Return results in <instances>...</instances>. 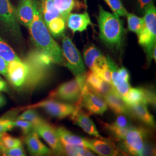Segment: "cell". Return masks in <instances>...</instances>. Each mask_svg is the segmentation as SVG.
<instances>
[{
    "label": "cell",
    "instance_id": "cell-13",
    "mask_svg": "<svg viewBox=\"0 0 156 156\" xmlns=\"http://www.w3.org/2000/svg\"><path fill=\"white\" fill-rule=\"evenodd\" d=\"M28 73V66L21 60L12 61L8 64L6 78L16 87L23 86L27 78Z\"/></svg>",
    "mask_w": 156,
    "mask_h": 156
},
{
    "label": "cell",
    "instance_id": "cell-39",
    "mask_svg": "<svg viewBox=\"0 0 156 156\" xmlns=\"http://www.w3.org/2000/svg\"><path fill=\"white\" fill-rule=\"evenodd\" d=\"M153 2V0H138L140 10L144 11L145 8Z\"/></svg>",
    "mask_w": 156,
    "mask_h": 156
},
{
    "label": "cell",
    "instance_id": "cell-41",
    "mask_svg": "<svg viewBox=\"0 0 156 156\" xmlns=\"http://www.w3.org/2000/svg\"><path fill=\"white\" fill-rule=\"evenodd\" d=\"M5 104V98L2 95H0V106H3Z\"/></svg>",
    "mask_w": 156,
    "mask_h": 156
},
{
    "label": "cell",
    "instance_id": "cell-9",
    "mask_svg": "<svg viewBox=\"0 0 156 156\" xmlns=\"http://www.w3.org/2000/svg\"><path fill=\"white\" fill-rule=\"evenodd\" d=\"M76 105L84 107L90 113L99 115H103L108 108L105 100L90 90L87 84Z\"/></svg>",
    "mask_w": 156,
    "mask_h": 156
},
{
    "label": "cell",
    "instance_id": "cell-11",
    "mask_svg": "<svg viewBox=\"0 0 156 156\" xmlns=\"http://www.w3.org/2000/svg\"><path fill=\"white\" fill-rule=\"evenodd\" d=\"M84 62L91 71L99 74L108 67L106 57L94 45H89L84 50Z\"/></svg>",
    "mask_w": 156,
    "mask_h": 156
},
{
    "label": "cell",
    "instance_id": "cell-29",
    "mask_svg": "<svg viewBox=\"0 0 156 156\" xmlns=\"http://www.w3.org/2000/svg\"><path fill=\"white\" fill-rule=\"evenodd\" d=\"M21 140L11 136L7 133L0 134V152L21 146Z\"/></svg>",
    "mask_w": 156,
    "mask_h": 156
},
{
    "label": "cell",
    "instance_id": "cell-30",
    "mask_svg": "<svg viewBox=\"0 0 156 156\" xmlns=\"http://www.w3.org/2000/svg\"><path fill=\"white\" fill-rule=\"evenodd\" d=\"M128 23V30L138 35L142 31L144 22L143 18L137 16L132 13H127L126 16Z\"/></svg>",
    "mask_w": 156,
    "mask_h": 156
},
{
    "label": "cell",
    "instance_id": "cell-22",
    "mask_svg": "<svg viewBox=\"0 0 156 156\" xmlns=\"http://www.w3.org/2000/svg\"><path fill=\"white\" fill-rule=\"evenodd\" d=\"M106 58L111 74L112 83L114 87L116 88L122 84L128 82L129 75L127 69L124 67L119 68L109 56H106Z\"/></svg>",
    "mask_w": 156,
    "mask_h": 156
},
{
    "label": "cell",
    "instance_id": "cell-5",
    "mask_svg": "<svg viewBox=\"0 0 156 156\" xmlns=\"http://www.w3.org/2000/svg\"><path fill=\"white\" fill-rule=\"evenodd\" d=\"M86 84V73L76 76V78L62 84L50 93L49 97L67 101H78Z\"/></svg>",
    "mask_w": 156,
    "mask_h": 156
},
{
    "label": "cell",
    "instance_id": "cell-42",
    "mask_svg": "<svg viewBox=\"0 0 156 156\" xmlns=\"http://www.w3.org/2000/svg\"><path fill=\"white\" fill-rule=\"evenodd\" d=\"M0 79H2V78L1 77V76H0Z\"/></svg>",
    "mask_w": 156,
    "mask_h": 156
},
{
    "label": "cell",
    "instance_id": "cell-38",
    "mask_svg": "<svg viewBox=\"0 0 156 156\" xmlns=\"http://www.w3.org/2000/svg\"><path fill=\"white\" fill-rule=\"evenodd\" d=\"M8 62L0 57V73L6 77Z\"/></svg>",
    "mask_w": 156,
    "mask_h": 156
},
{
    "label": "cell",
    "instance_id": "cell-7",
    "mask_svg": "<svg viewBox=\"0 0 156 156\" xmlns=\"http://www.w3.org/2000/svg\"><path fill=\"white\" fill-rule=\"evenodd\" d=\"M0 24L13 37L22 36L19 23L17 20L16 8L10 0H0Z\"/></svg>",
    "mask_w": 156,
    "mask_h": 156
},
{
    "label": "cell",
    "instance_id": "cell-6",
    "mask_svg": "<svg viewBox=\"0 0 156 156\" xmlns=\"http://www.w3.org/2000/svg\"><path fill=\"white\" fill-rule=\"evenodd\" d=\"M62 51L66 60V66L75 76L85 73V67L81 55L72 40L62 35Z\"/></svg>",
    "mask_w": 156,
    "mask_h": 156
},
{
    "label": "cell",
    "instance_id": "cell-14",
    "mask_svg": "<svg viewBox=\"0 0 156 156\" xmlns=\"http://www.w3.org/2000/svg\"><path fill=\"white\" fill-rule=\"evenodd\" d=\"M123 98L128 106L136 104L143 103L145 104H155L156 97L153 92L148 89L142 88H131Z\"/></svg>",
    "mask_w": 156,
    "mask_h": 156
},
{
    "label": "cell",
    "instance_id": "cell-19",
    "mask_svg": "<svg viewBox=\"0 0 156 156\" xmlns=\"http://www.w3.org/2000/svg\"><path fill=\"white\" fill-rule=\"evenodd\" d=\"M104 127L117 139L123 140L129 129L132 126L124 115H119L116 120L112 124H104Z\"/></svg>",
    "mask_w": 156,
    "mask_h": 156
},
{
    "label": "cell",
    "instance_id": "cell-36",
    "mask_svg": "<svg viewBox=\"0 0 156 156\" xmlns=\"http://www.w3.org/2000/svg\"><path fill=\"white\" fill-rule=\"evenodd\" d=\"M1 153L4 155L6 156H26V153L24 151L22 145L17 146L14 148L8 149L5 151H2Z\"/></svg>",
    "mask_w": 156,
    "mask_h": 156
},
{
    "label": "cell",
    "instance_id": "cell-25",
    "mask_svg": "<svg viewBox=\"0 0 156 156\" xmlns=\"http://www.w3.org/2000/svg\"><path fill=\"white\" fill-rule=\"evenodd\" d=\"M54 5L60 16L66 21L68 15L77 6L83 5L75 0H54Z\"/></svg>",
    "mask_w": 156,
    "mask_h": 156
},
{
    "label": "cell",
    "instance_id": "cell-1",
    "mask_svg": "<svg viewBox=\"0 0 156 156\" xmlns=\"http://www.w3.org/2000/svg\"><path fill=\"white\" fill-rule=\"evenodd\" d=\"M28 30L34 44L38 50L50 56L53 62L64 64L62 48L52 38L43 20L40 2L36 0L33 20Z\"/></svg>",
    "mask_w": 156,
    "mask_h": 156
},
{
    "label": "cell",
    "instance_id": "cell-34",
    "mask_svg": "<svg viewBox=\"0 0 156 156\" xmlns=\"http://www.w3.org/2000/svg\"><path fill=\"white\" fill-rule=\"evenodd\" d=\"M113 13L119 17L126 16L128 13L121 0H104Z\"/></svg>",
    "mask_w": 156,
    "mask_h": 156
},
{
    "label": "cell",
    "instance_id": "cell-20",
    "mask_svg": "<svg viewBox=\"0 0 156 156\" xmlns=\"http://www.w3.org/2000/svg\"><path fill=\"white\" fill-rule=\"evenodd\" d=\"M104 99L107 105L109 106L113 111L117 115H126L129 112L128 105L120 95L115 89L106 94Z\"/></svg>",
    "mask_w": 156,
    "mask_h": 156
},
{
    "label": "cell",
    "instance_id": "cell-15",
    "mask_svg": "<svg viewBox=\"0 0 156 156\" xmlns=\"http://www.w3.org/2000/svg\"><path fill=\"white\" fill-rule=\"evenodd\" d=\"M71 119L75 124L82 128L87 134L97 138H102L89 116L82 110V107L75 105V109L71 115Z\"/></svg>",
    "mask_w": 156,
    "mask_h": 156
},
{
    "label": "cell",
    "instance_id": "cell-10",
    "mask_svg": "<svg viewBox=\"0 0 156 156\" xmlns=\"http://www.w3.org/2000/svg\"><path fill=\"white\" fill-rule=\"evenodd\" d=\"M41 108L50 116L58 119H63L71 115L75 109V106L61 103L53 100L44 101L27 106V108Z\"/></svg>",
    "mask_w": 156,
    "mask_h": 156
},
{
    "label": "cell",
    "instance_id": "cell-35",
    "mask_svg": "<svg viewBox=\"0 0 156 156\" xmlns=\"http://www.w3.org/2000/svg\"><path fill=\"white\" fill-rule=\"evenodd\" d=\"M12 125L13 128L18 127L20 128L24 134H28L33 130V124L30 122L17 119L16 120H12Z\"/></svg>",
    "mask_w": 156,
    "mask_h": 156
},
{
    "label": "cell",
    "instance_id": "cell-24",
    "mask_svg": "<svg viewBox=\"0 0 156 156\" xmlns=\"http://www.w3.org/2000/svg\"><path fill=\"white\" fill-rule=\"evenodd\" d=\"M56 131L62 145H79L86 147L85 138H82L73 134L71 132L64 127L57 128Z\"/></svg>",
    "mask_w": 156,
    "mask_h": 156
},
{
    "label": "cell",
    "instance_id": "cell-31",
    "mask_svg": "<svg viewBox=\"0 0 156 156\" xmlns=\"http://www.w3.org/2000/svg\"><path fill=\"white\" fill-rule=\"evenodd\" d=\"M64 152L68 156H94V153L83 146L79 145L63 144Z\"/></svg>",
    "mask_w": 156,
    "mask_h": 156
},
{
    "label": "cell",
    "instance_id": "cell-28",
    "mask_svg": "<svg viewBox=\"0 0 156 156\" xmlns=\"http://www.w3.org/2000/svg\"><path fill=\"white\" fill-rule=\"evenodd\" d=\"M86 82L89 89L98 95L104 80L98 74L91 71L86 73Z\"/></svg>",
    "mask_w": 156,
    "mask_h": 156
},
{
    "label": "cell",
    "instance_id": "cell-26",
    "mask_svg": "<svg viewBox=\"0 0 156 156\" xmlns=\"http://www.w3.org/2000/svg\"><path fill=\"white\" fill-rule=\"evenodd\" d=\"M40 6L42 18L46 25L53 19L60 16L54 5V0H41Z\"/></svg>",
    "mask_w": 156,
    "mask_h": 156
},
{
    "label": "cell",
    "instance_id": "cell-23",
    "mask_svg": "<svg viewBox=\"0 0 156 156\" xmlns=\"http://www.w3.org/2000/svg\"><path fill=\"white\" fill-rule=\"evenodd\" d=\"M128 108L129 112H131L134 116L138 119L140 121L149 126L152 127H155L154 117L150 113L146 104L139 103L128 106Z\"/></svg>",
    "mask_w": 156,
    "mask_h": 156
},
{
    "label": "cell",
    "instance_id": "cell-8",
    "mask_svg": "<svg viewBox=\"0 0 156 156\" xmlns=\"http://www.w3.org/2000/svg\"><path fill=\"white\" fill-rule=\"evenodd\" d=\"M145 136L144 128L131 127L122 140L123 150L133 156H144Z\"/></svg>",
    "mask_w": 156,
    "mask_h": 156
},
{
    "label": "cell",
    "instance_id": "cell-40",
    "mask_svg": "<svg viewBox=\"0 0 156 156\" xmlns=\"http://www.w3.org/2000/svg\"><path fill=\"white\" fill-rule=\"evenodd\" d=\"M7 90V85L2 79H0V92L5 91Z\"/></svg>",
    "mask_w": 156,
    "mask_h": 156
},
{
    "label": "cell",
    "instance_id": "cell-3",
    "mask_svg": "<svg viewBox=\"0 0 156 156\" xmlns=\"http://www.w3.org/2000/svg\"><path fill=\"white\" fill-rule=\"evenodd\" d=\"M24 62L28 66V73L23 86L31 89L44 80L53 61L50 56L37 49L29 53Z\"/></svg>",
    "mask_w": 156,
    "mask_h": 156
},
{
    "label": "cell",
    "instance_id": "cell-37",
    "mask_svg": "<svg viewBox=\"0 0 156 156\" xmlns=\"http://www.w3.org/2000/svg\"><path fill=\"white\" fill-rule=\"evenodd\" d=\"M12 120L2 117L0 119V134L9 131L13 128L12 125Z\"/></svg>",
    "mask_w": 156,
    "mask_h": 156
},
{
    "label": "cell",
    "instance_id": "cell-17",
    "mask_svg": "<svg viewBox=\"0 0 156 156\" xmlns=\"http://www.w3.org/2000/svg\"><path fill=\"white\" fill-rule=\"evenodd\" d=\"M85 140L86 147L100 156H116L119 154V151L110 140H104L103 138L101 140Z\"/></svg>",
    "mask_w": 156,
    "mask_h": 156
},
{
    "label": "cell",
    "instance_id": "cell-16",
    "mask_svg": "<svg viewBox=\"0 0 156 156\" xmlns=\"http://www.w3.org/2000/svg\"><path fill=\"white\" fill-rule=\"evenodd\" d=\"M36 0H19L16 7L17 20L28 28L33 20Z\"/></svg>",
    "mask_w": 156,
    "mask_h": 156
},
{
    "label": "cell",
    "instance_id": "cell-27",
    "mask_svg": "<svg viewBox=\"0 0 156 156\" xmlns=\"http://www.w3.org/2000/svg\"><path fill=\"white\" fill-rule=\"evenodd\" d=\"M66 21L59 16L51 20L46 26L51 35L58 37L63 35L66 29Z\"/></svg>",
    "mask_w": 156,
    "mask_h": 156
},
{
    "label": "cell",
    "instance_id": "cell-33",
    "mask_svg": "<svg viewBox=\"0 0 156 156\" xmlns=\"http://www.w3.org/2000/svg\"><path fill=\"white\" fill-rule=\"evenodd\" d=\"M17 119L24 120L30 122L33 124V127L45 122L44 119H42L39 115L31 108H29L28 110L24 112L18 116Z\"/></svg>",
    "mask_w": 156,
    "mask_h": 156
},
{
    "label": "cell",
    "instance_id": "cell-21",
    "mask_svg": "<svg viewBox=\"0 0 156 156\" xmlns=\"http://www.w3.org/2000/svg\"><path fill=\"white\" fill-rule=\"evenodd\" d=\"M25 142L29 152L32 155L43 156L50 153L49 149L40 140L38 134L34 130L28 133Z\"/></svg>",
    "mask_w": 156,
    "mask_h": 156
},
{
    "label": "cell",
    "instance_id": "cell-12",
    "mask_svg": "<svg viewBox=\"0 0 156 156\" xmlns=\"http://www.w3.org/2000/svg\"><path fill=\"white\" fill-rule=\"evenodd\" d=\"M33 129L45 140L56 153H64L63 146L58 138L56 129L53 126L45 121L34 126Z\"/></svg>",
    "mask_w": 156,
    "mask_h": 156
},
{
    "label": "cell",
    "instance_id": "cell-4",
    "mask_svg": "<svg viewBox=\"0 0 156 156\" xmlns=\"http://www.w3.org/2000/svg\"><path fill=\"white\" fill-rule=\"evenodd\" d=\"M144 13V25L138 35V42L145 48L148 60L151 62L153 59V50L156 47V8L154 2L145 8Z\"/></svg>",
    "mask_w": 156,
    "mask_h": 156
},
{
    "label": "cell",
    "instance_id": "cell-18",
    "mask_svg": "<svg viewBox=\"0 0 156 156\" xmlns=\"http://www.w3.org/2000/svg\"><path fill=\"white\" fill-rule=\"evenodd\" d=\"M67 26L73 33L83 32L87 27L92 25L89 14L87 12L82 13H70L67 17Z\"/></svg>",
    "mask_w": 156,
    "mask_h": 156
},
{
    "label": "cell",
    "instance_id": "cell-2",
    "mask_svg": "<svg viewBox=\"0 0 156 156\" xmlns=\"http://www.w3.org/2000/svg\"><path fill=\"white\" fill-rule=\"evenodd\" d=\"M98 23L100 38L108 47L119 49L123 44L125 30L120 17L106 11L102 6L98 7Z\"/></svg>",
    "mask_w": 156,
    "mask_h": 156
},
{
    "label": "cell",
    "instance_id": "cell-32",
    "mask_svg": "<svg viewBox=\"0 0 156 156\" xmlns=\"http://www.w3.org/2000/svg\"><path fill=\"white\" fill-rule=\"evenodd\" d=\"M0 57L8 62L20 60L11 47L0 37Z\"/></svg>",
    "mask_w": 156,
    "mask_h": 156
}]
</instances>
